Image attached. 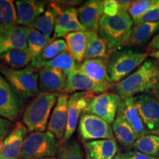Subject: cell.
Instances as JSON below:
<instances>
[{
    "instance_id": "e575fe53",
    "label": "cell",
    "mask_w": 159,
    "mask_h": 159,
    "mask_svg": "<svg viewBox=\"0 0 159 159\" xmlns=\"http://www.w3.org/2000/svg\"><path fill=\"white\" fill-rule=\"evenodd\" d=\"M159 0H139L135 1L128 10V13L132 18L133 21L136 20L152 8L153 6L158 4Z\"/></svg>"
},
{
    "instance_id": "4fadbf2b",
    "label": "cell",
    "mask_w": 159,
    "mask_h": 159,
    "mask_svg": "<svg viewBox=\"0 0 159 159\" xmlns=\"http://www.w3.org/2000/svg\"><path fill=\"white\" fill-rule=\"evenodd\" d=\"M79 66L67 77L66 85L63 93L69 94L75 92H87L100 94L108 92L110 89L108 87L99 84L89 78L82 72Z\"/></svg>"
},
{
    "instance_id": "f1b7e54d",
    "label": "cell",
    "mask_w": 159,
    "mask_h": 159,
    "mask_svg": "<svg viewBox=\"0 0 159 159\" xmlns=\"http://www.w3.org/2000/svg\"><path fill=\"white\" fill-rule=\"evenodd\" d=\"M17 25H19L14 2L0 0V33Z\"/></svg>"
},
{
    "instance_id": "d6a6232c",
    "label": "cell",
    "mask_w": 159,
    "mask_h": 159,
    "mask_svg": "<svg viewBox=\"0 0 159 159\" xmlns=\"http://www.w3.org/2000/svg\"><path fill=\"white\" fill-rule=\"evenodd\" d=\"M52 41L51 39L33 28H29L27 35V50L32 58L35 59L41 54L45 47Z\"/></svg>"
},
{
    "instance_id": "d6986e66",
    "label": "cell",
    "mask_w": 159,
    "mask_h": 159,
    "mask_svg": "<svg viewBox=\"0 0 159 159\" xmlns=\"http://www.w3.org/2000/svg\"><path fill=\"white\" fill-rule=\"evenodd\" d=\"M83 147L85 159H113L119 151L115 139L83 142Z\"/></svg>"
},
{
    "instance_id": "7bdbcfd3",
    "label": "cell",
    "mask_w": 159,
    "mask_h": 159,
    "mask_svg": "<svg viewBox=\"0 0 159 159\" xmlns=\"http://www.w3.org/2000/svg\"><path fill=\"white\" fill-rule=\"evenodd\" d=\"M148 56H150L151 58L156 60V61H159V50L158 51H155L149 53Z\"/></svg>"
},
{
    "instance_id": "681fc988",
    "label": "cell",
    "mask_w": 159,
    "mask_h": 159,
    "mask_svg": "<svg viewBox=\"0 0 159 159\" xmlns=\"http://www.w3.org/2000/svg\"><path fill=\"white\" fill-rule=\"evenodd\" d=\"M157 99H159V98H157Z\"/></svg>"
},
{
    "instance_id": "e0dca14e",
    "label": "cell",
    "mask_w": 159,
    "mask_h": 159,
    "mask_svg": "<svg viewBox=\"0 0 159 159\" xmlns=\"http://www.w3.org/2000/svg\"><path fill=\"white\" fill-rule=\"evenodd\" d=\"M28 27L17 25L0 33V55L14 49H27Z\"/></svg>"
},
{
    "instance_id": "ac0fdd59",
    "label": "cell",
    "mask_w": 159,
    "mask_h": 159,
    "mask_svg": "<svg viewBox=\"0 0 159 159\" xmlns=\"http://www.w3.org/2000/svg\"><path fill=\"white\" fill-rule=\"evenodd\" d=\"M18 25L30 27L45 12V2L37 0H21L16 2Z\"/></svg>"
},
{
    "instance_id": "277c9868",
    "label": "cell",
    "mask_w": 159,
    "mask_h": 159,
    "mask_svg": "<svg viewBox=\"0 0 159 159\" xmlns=\"http://www.w3.org/2000/svg\"><path fill=\"white\" fill-rule=\"evenodd\" d=\"M149 53L135 49H122L111 53L108 61V75L112 82H120L136 71L147 60Z\"/></svg>"
},
{
    "instance_id": "cb8c5ba5",
    "label": "cell",
    "mask_w": 159,
    "mask_h": 159,
    "mask_svg": "<svg viewBox=\"0 0 159 159\" xmlns=\"http://www.w3.org/2000/svg\"><path fill=\"white\" fill-rule=\"evenodd\" d=\"M85 33L87 36V48L85 59L110 58L111 54L108 44L99 33L94 31H85Z\"/></svg>"
},
{
    "instance_id": "f6af8a7d",
    "label": "cell",
    "mask_w": 159,
    "mask_h": 159,
    "mask_svg": "<svg viewBox=\"0 0 159 159\" xmlns=\"http://www.w3.org/2000/svg\"><path fill=\"white\" fill-rule=\"evenodd\" d=\"M113 159H126V158H125V153H122V152H119V153L117 154L116 156H115Z\"/></svg>"
},
{
    "instance_id": "ab89813d",
    "label": "cell",
    "mask_w": 159,
    "mask_h": 159,
    "mask_svg": "<svg viewBox=\"0 0 159 159\" xmlns=\"http://www.w3.org/2000/svg\"><path fill=\"white\" fill-rule=\"evenodd\" d=\"M126 159H158V158L148 156V155L142 153L139 151H129L125 153Z\"/></svg>"
},
{
    "instance_id": "4dcf8cb0",
    "label": "cell",
    "mask_w": 159,
    "mask_h": 159,
    "mask_svg": "<svg viewBox=\"0 0 159 159\" xmlns=\"http://www.w3.org/2000/svg\"><path fill=\"white\" fill-rule=\"evenodd\" d=\"M79 66L80 63L71 56L68 52L64 51L55 58L46 63L43 68L47 67L57 69L68 77Z\"/></svg>"
},
{
    "instance_id": "3957f363",
    "label": "cell",
    "mask_w": 159,
    "mask_h": 159,
    "mask_svg": "<svg viewBox=\"0 0 159 159\" xmlns=\"http://www.w3.org/2000/svg\"><path fill=\"white\" fill-rule=\"evenodd\" d=\"M58 95V93L39 92L27 105L24 111L22 122L30 133L46 131Z\"/></svg>"
},
{
    "instance_id": "484cf974",
    "label": "cell",
    "mask_w": 159,
    "mask_h": 159,
    "mask_svg": "<svg viewBox=\"0 0 159 159\" xmlns=\"http://www.w3.org/2000/svg\"><path fill=\"white\" fill-rule=\"evenodd\" d=\"M64 51H66V43L64 39L52 40L46 46L41 54L36 58L33 60L30 66L36 69H42L46 63L55 58Z\"/></svg>"
},
{
    "instance_id": "7a4b0ae2",
    "label": "cell",
    "mask_w": 159,
    "mask_h": 159,
    "mask_svg": "<svg viewBox=\"0 0 159 159\" xmlns=\"http://www.w3.org/2000/svg\"><path fill=\"white\" fill-rule=\"evenodd\" d=\"M134 21L128 12L119 9L114 16L103 15L99 21L98 33L108 44L111 54L128 47Z\"/></svg>"
},
{
    "instance_id": "7c38bea8",
    "label": "cell",
    "mask_w": 159,
    "mask_h": 159,
    "mask_svg": "<svg viewBox=\"0 0 159 159\" xmlns=\"http://www.w3.org/2000/svg\"><path fill=\"white\" fill-rule=\"evenodd\" d=\"M28 131L23 122L16 123L8 136L0 143V159H20Z\"/></svg>"
},
{
    "instance_id": "8fae6325",
    "label": "cell",
    "mask_w": 159,
    "mask_h": 159,
    "mask_svg": "<svg viewBox=\"0 0 159 159\" xmlns=\"http://www.w3.org/2000/svg\"><path fill=\"white\" fill-rule=\"evenodd\" d=\"M21 108L19 95L0 73V116L15 122L19 117Z\"/></svg>"
},
{
    "instance_id": "9c48e42d",
    "label": "cell",
    "mask_w": 159,
    "mask_h": 159,
    "mask_svg": "<svg viewBox=\"0 0 159 159\" xmlns=\"http://www.w3.org/2000/svg\"><path fill=\"white\" fill-rule=\"evenodd\" d=\"M134 101L145 128L155 134L159 130V100L150 94L134 97Z\"/></svg>"
},
{
    "instance_id": "5b68a950",
    "label": "cell",
    "mask_w": 159,
    "mask_h": 159,
    "mask_svg": "<svg viewBox=\"0 0 159 159\" xmlns=\"http://www.w3.org/2000/svg\"><path fill=\"white\" fill-rule=\"evenodd\" d=\"M62 142L48 130L30 132L24 142L20 159L55 158Z\"/></svg>"
},
{
    "instance_id": "52a82bcc",
    "label": "cell",
    "mask_w": 159,
    "mask_h": 159,
    "mask_svg": "<svg viewBox=\"0 0 159 159\" xmlns=\"http://www.w3.org/2000/svg\"><path fill=\"white\" fill-rule=\"evenodd\" d=\"M122 101L121 97L114 92L94 95L89 99L84 113L95 115L111 125L116 119Z\"/></svg>"
},
{
    "instance_id": "f546056e",
    "label": "cell",
    "mask_w": 159,
    "mask_h": 159,
    "mask_svg": "<svg viewBox=\"0 0 159 159\" xmlns=\"http://www.w3.org/2000/svg\"><path fill=\"white\" fill-rule=\"evenodd\" d=\"M57 14L50 7H47L44 13L40 16L30 28H33L39 31L42 34L52 39L55 31V21Z\"/></svg>"
},
{
    "instance_id": "74e56055",
    "label": "cell",
    "mask_w": 159,
    "mask_h": 159,
    "mask_svg": "<svg viewBox=\"0 0 159 159\" xmlns=\"http://www.w3.org/2000/svg\"><path fill=\"white\" fill-rule=\"evenodd\" d=\"M14 126L15 124L13 122L0 116V143L2 142L8 136Z\"/></svg>"
},
{
    "instance_id": "f35d334b",
    "label": "cell",
    "mask_w": 159,
    "mask_h": 159,
    "mask_svg": "<svg viewBox=\"0 0 159 159\" xmlns=\"http://www.w3.org/2000/svg\"><path fill=\"white\" fill-rule=\"evenodd\" d=\"M119 11L116 0H105L103 2V15L114 16Z\"/></svg>"
},
{
    "instance_id": "b9f144b4",
    "label": "cell",
    "mask_w": 159,
    "mask_h": 159,
    "mask_svg": "<svg viewBox=\"0 0 159 159\" xmlns=\"http://www.w3.org/2000/svg\"><path fill=\"white\" fill-rule=\"evenodd\" d=\"M117 5L119 9L125 10L128 11V10L131 7V5L134 3L135 1H129V0H116Z\"/></svg>"
},
{
    "instance_id": "ee69618b",
    "label": "cell",
    "mask_w": 159,
    "mask_h": 159,
    "mask_svg": "<svg viewBox=\"0 0 159 159\" xmlns=\"http://www.w3.org/2000/svg\"><path fill=\"white\" fill-rule=\"evenodd\" d=\"M150 94L153 95V96L156 97V98H159V81H158V85H157V87L156 88V89H155L153 92Z\"/></svg>"
},
{
    "instance_id": "bcb514c9",
    "label": "cell",
    "mask_w": 159,
    "mask_h": 159,
    "mask_svg": "<svg viewBox=\"0 0 159 159\" xmlns=\"http://www.w3.org/2000/svg\"><path fill=\"white\" fill-rule=\"evenodd\" d=\"M41 159H57L56 158H41Z\"/></svg>"
},
{
    "instance_id": "83f0119b",
    "label": "cell",
    "mask_w": 159,
    "mask_h": 159,
    "mask_svg": "<svg viewBox=\"0 0 159 159\" xmlns=\"http://www.w3.org/2000/svg\"><path fill=\"white\" fill-rule=\"evenodd\" d=\"M33 58L27 49H14L0 55V64L14 69H21L31 65Z\"/></svg>"
},
{
    "instance_id": "4316f807",
    "label": "cell",
    "mask_w": 159,
    "mask_h": 159,
    "mask_svg": "<svg viewBox=\"0 0 159 159\" xmlns=\"http://www.w3.org/2000/svg\"><path fill=\"white\" fill-rule=\"evenodd\" d=\"M159 32V21L134 25L129 40L128 46H143Z\"/></svg>"
},
{
    "instance_id": "9a60e30c",
    "label": "cell",
    "mask_w": 159,
    "mask_h": 159,
    "mask_svg": "<svg viewBox=\"0 0 159 159\" xmlns=\"http://www.w3.org/2000/svg\"><path fill=\"white\" fill-rule=\"evenodd\" d=\"M103 2L101 0H90L77 8V17L85 31L98 33L99 21L103 16Z\"/></svg>"
},
{
    "instance_id": "2e32d148",
    "label": "cell",
    "mask_w": 159,
    "mask_h": 159,
    "mask_svg": "<svg viewBox=\"0 0 159 159\" xmlns=\"http://www.w3.org/2000/svg\"><path fill=\"white\" fill-rule=\"evenodd\" d=\"M108 61L109 59L105 58L85 59L79 67L89 78L111 89L114 83L108 75Z\"/></svg>"
},
{
    "instance_id": "c3c4849f",
    "label": "cell",
    "mask_w": 159,
    "mask_h": 159,
    "mask_svg": "<svg viewBox=\"0 0 159 159\" xmlns=\"http://www.w3.org/2000/svg\"><path fill=\"white\" fill-rule=\"evenodd\" d=\"M158 159H159V158H158Z\"/></svg>"
},
{
    "instance_id": "30bf717a",
    "label": "cell",
    "mask_w": 159,
    "mask_h": 159,
    "mask_svg": "<svg viewBox=\"0 0 159 159\" xmlns=\"http://www.w3.org/2000/svg\"><path fill=\"white\" fill-rule=\"evenodd\" d=\"M94 94L87 92H75L69 97L68 114H67L66 128L62 144L70 140L73 136L77 125L79 124L80 114H83L88 105L89 99Z\"/></svg>"
},
{
    "instance_id": "1f68e13d",
    "label": "cell",
    "mask_w": 159,
    "mask_h": 159,
    "mask_svg": "<svg viewBox=\"0 0 159 159\" xmlns=\"http://www.w3.org/2000/svg\"><path fill=\"white\" fill-rule=\"evenodd\" d=\"M134 148L148 156L159 158V136L148 134L139 137L135 142Z\"/></svg>"
},
{
    "instance_id": "8992f818",
    "label": "cell",
    "mask_w": 159,
    "mask_h": 159,
    "mask_svg": "<svg viewBox=\"0 0 159 159\" xmlns=\"http://www.w3.org/2000/svg\"><path fill=\"white\" fill-rule=\"evenodd\" d=\"M39 69L32 66L14 69L0 64V73L13 87L20 99H27L39 94Z\"/></svg>"
},
{
    "instance_id": "836d02e7",
    "label": "cell",
    "mask_w": 159,
    "mask_h": 159,
    "mask_svg": "<svg viewBox=\"0 0 159 159\" xmlns=\"http://www.w3.org/2000/svg\"><path fill=\"white\" fill-rule=\"evenodd\" d=\"M57 159H85L80 145L75 139L63 143L57 155Z\"/></svg>"
},
{
    "instance_id": "8d00e7d4",
    "label": "cell",
    "mask_w": 159,
    "mask_h": 159,
    "mask_svg": "<svg viewBox=\"0 0 159 159\" xmlns=\"http://www.w3.org/2000/svg\"><path fill=\"white\" fill-rule=\"evenodd\" d=\"M158 21H159V2L142 16L134 20V25H140L143 23L156 22Z\"/></svg>"
},
{
    "instance_id": "7dc6e473",
    "label": "cell",
    "mask_w": 159,
    "mask_h": 159,
    "mask_svg": "<svg viewBox=\"0 0 159 159\" xmlns=\"http://www.w3.org/2000/svg\"><path fill=\"white\" fill-rule=\"evenodd\" d=\"M158 99V100H159V99ZM156 134V135H158V136H159V130H158V131H157V132L156 133H155V134Z\"/></svg>"
},
{
    "instance_id": "7402d4cb",
    "label": "cell",
    "mask_w": 159,
    "mask_h": 159,
    "mask_svg": "<svg viewBox=\"0 0 159 159\" xmlns=\"http://www.w3.org/2000/svg\"><path fill=\"white\" fill-rule=\"evenodd\" d=\"M117 116L122 117L130 125L138 138L149 134L135 105L134 97L122 99L118 109Z\"/></svg>"
},
{
    "instance_id": "6da1fadb",
    "label": "cell",
    "mask_w": 159,
    "mask_h": 159,
    "mask_svg": "<svg viewBox=\"0 0 159 159\" xmlns=\"http://www.w3.org/2000/svg\"><path fill=\"white\" fill-rule=\"evenodd\" d=\"M159 81V61L147 59L136 71L114 83L116 94L125 99L141 94H152Z\"/></svg>"
},
{
    "instance_id": "44dd1931",
    "label": "cell",
    "mask_w": 159,
    "mask_h": 159,
    "mask_svg": "<svg viewBox=\"0 0 159 159\" xmlns=\"http://www.w3.org/2000/svg\"><path fill=\"white\" fill-rule=\"evenodd\" d=\"M77 31L85 32V30L80 22L77 8L67 10L57 17L52 40L63 39L69 33Z\"/></svg>"
},
{
    "instance_id": "603a6c76",
    "label": "cell",
    "mask_w": 159,
    "mask_h": 159,
    "mask_svg": "<svg viewBox=\"0 0 159 159\" xmlns=\"http://www.w3.org/2000/svg\"><path fill=\"white\" fill-rule=\"evenodd\" d=\"M66 51L77 63L80 64L85 58L87 48V36L85 31L71 33L64 38Z\"/></svg>"
},
{
    "instance_id": "5bb4252c",
    "label": "cell",
    "mask_w": 159,
    "mask_h": 159,
    "mask_svg": "<svg viewBox=\"0 0 159 159\" xmlns=\"http://www.w3.org/2000/svg\"><path fill=\"white\" fill-rule=\"evenodd\" d=\"M69 97L67 94H59L47 126V130L61 142H63L66 128Z\"/></svg>"
},
{
    "instance_id": "ba28073f",
    "label": "cell",
    "mask_w": 159,
    "mask_h": 159,
    "mask_svg": "<svg viewBox=\"0 0 159 159\" xmlns=\"http://www.w3.org/2000/svg\"><path fill=\"white\" fill-rule=\"evenodd\" d=\"M78 134L83 142L115 139L112 126L95 115L83 113L78 124Z\"/></svg>"
},
{
    "instance_id": "ffe728a7",
    "label": "cell",
    "mask_w": 159,
    "mask_h": 159,
    "mask_svg": "<svg viewBox=\"0 0 159 159\" xmlns=\"http://www.w3.org/2000/svg\"><path fill=\"white\" fill-rule=\"evenodd\" d=\"M67 76L61 71L52 68H42L39 71V87L40 92H63L66 85Z\"/></svg>"
},
{
    "instance_id": "60d3db41",
    "label": "cell",
    "mask_w": 159,
    "mask_h": 159,
    "mask_svg": "<svg viewBox=\"0 0 159 159\" xmlns=\"http://www.w3.org/2000/svg\"><path fill=\"white\" fill-rule=\"evenodd\" d=\"M159 50V32L150 40L148 45V51L147 52L150 53L155 51Z\"/></svg>"
},
{
    "instance_id": "d4e9b609",
    "label": "cell",
    "mask_w": 159,
    "mask_h": 159,
    "mask_svg": "<svg viewBox=\"0 0 159 159\" xmlns=\"http://www.w3.org/2000/svg\"><path fill=\"white\" fill-rule=\"evenodd\" d=\"M112 129L114 138L119 144L126 149L134 148L138 136L134 129L122 117L116 116L112 123Z\"/></svg>"
},
{
    "instance_id": "d590c367",
    "label": "cell",
    "mask_w": 159,
    "mask_h": 159,
    "mask_svg": "<svg viewBox=\"0 0 159 159\" xmlns=\"http://www.w3.org/2000/svg\"><path fill=\"white\" fill-rule=\"evenodd\" d=\"M82 1L79 0H55V1H51L49 3V7H50L52 9H53L56 12L57 16L61 15V13L65 12L67 10L71 8H76L75 7L77 6H80Z\"/></svg>"
}]
</instances>
